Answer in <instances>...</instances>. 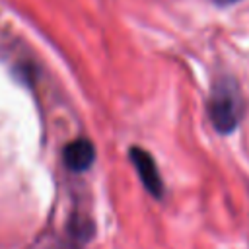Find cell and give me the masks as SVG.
Returning <instances> with one entry per match:
<instances>
[{
    "label": "cell",
    "instance_id": "1",
    "mask_svg": "<svg viewBox=\"0 0 249 249\" xmlns=\"http://www.w3.org/2000/svg\"><path fill=\"white\" fill-rule=\"evenodd\" d=\"M210 121L216 130L220 132H231L237 124V109L235 101L228 91H216L210 101Z\"/></svg>",
    "mask_w": 249,
    "mask_h": 249
},
{
    "label": "cell",
    "instance_id": "2",
    "mask_svg": "<svg viewBox=\"0 0 249 249\" xmlns=\"http://www.w3.org/2000/svg\"><path fill=\"white\" fill-rule=\"evenodd\" d=\"M130 161L134 163L138 177L144 183V187L148 189V193H152L154 196H161L163 183H161V177L158 173V167H156V161L152 160V156L142 148H132L130 150Z\"/></svg>",
    "mask_w": 249,
    "mask_h": 249
},
{
    "label": "cell",
    "instance_id": "3",
    "mask_svg": "<svg viewBox=\"0 0 249 249\" xmlns=\"http://www.w3.org/2000/svg\"><path fill=\"white\" fill-rule=\"evenodd\" d=\"M62 160L66 163L68 169L72 171H84L88 169L93 160H95V150L91 146L89 140L86 138H76L72 142H68L62 150Z\"/></svg>",
    "mask_w": 249,
    "mask_h": 249
},
{
    "label": "cell",
    "instance_id": "4",
    "mask_svg": "<svg viewBox=\"0 0 249 249\" xmlns=\"http://www.w3.org/2000/svg\"><path fill=\"white\" fill-rule=\"evenodd\" d=\"M218 2H235V0H218Z\"/></svg>",
    "mask_w": 249,
    "mask_h": 249
}]
</instances>
